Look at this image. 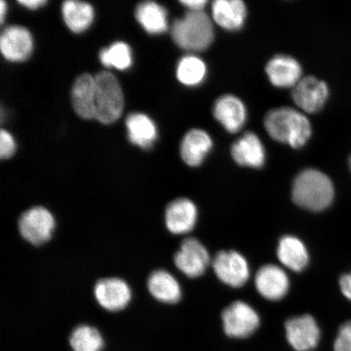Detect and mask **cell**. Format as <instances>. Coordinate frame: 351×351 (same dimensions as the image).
<instances>
[{"label": "cell", "mask_w": 351, "mask_h": 351, "mask_svg": "<svg viewBox=\"0 0 351 351\" xmlns=\"http://www.w3.org/2000/svg\"><path fill=\"white\" fill-rule=\"evenodd\" d=\"M350 169H351V158H350Z\"/></svg>", "instance_id": "e575fe53"}, {"label": "cell", "mask_w": 351, "mask_h": 351, "mask_svg": "<svg viewBox=\"0 0 351 351\" xmlns=\"http://www.w3.org/2000/svg\"><path fill=\"white\" fill-rule=\"evenodd\" d=\"M0 49L4 58L12 62L25 61L32 53V34L22 26H10L3 30L0 37Z\"/></svg>", "instance_id": "7c38bea8"}, {"label": "cell", "mask_w": 351, "mask_h": 351, "mask_svg": "<svg viewBox=\"0 0 351 351\" xmlns=\"http://www.w3.org/2000/svg\"><path fill=\"white\" fill-rule=\"evenodd\" d=\"M223 331L232 339H247L260 327L261 319L252 307L244 302L237 301L223 311Z\"/></svg>", "instance_id": "5b68a950"}, {"label": "cell", "mask_w": 351, "mask_h": 351, "mask_svg": "<svg viewBox=\"0 0 351 351\" xmlns=\"http://www.w3.org/2000/svg\"><path fill=\"white\" fill-rule=\"evenodd\" d=\"M293 199L300 207L319 212L331 204L335 196L331 180L315 169H307L298 176L293 182Z\"/></svg>", "instance_id": "7a4b0ae2"}, {"label": "cell", "mask_w": 351, "mask_h": 351, "mask_svg": "<svg viewBox=\"0 0 351 351\" xmlns=\"http://www.w3.org/2000/svg\"><path fill=\"white\" fill-rule=\"evenodd\" d=\"M94 293L99 304L109 311H121L130 304L131 289L125 280L105 278L96 283Z\"/></svg>", "instance_id": "8fae6325"}, {"label": "cell", "mask_w": 351, "mask_h": 351, "mask_svg": "<svg viewBox=\"0 0 351 351\" xmlns=\"http://www.w3.org/2000/svg\"><path fill=\"white\" fill-rule=\"evenodd\" d=\"M53 215L43 207H34L22 213L19 230L24 239L35 245L49 241L55 229Z\"/></svg>", "instance_id": "8992f818"}, {"label": "cell", "mask_w": 351, "mask_h": 351, "mask_svg": "<svg viewBox=\"0 0 351 351\" xmlns=\"http://www.w3.org/2000/svg\"><path fill=\"white\" fill-rule=\"evenodd\" d=\"M265 125L271 138L293 148L304 147L311 134L308 119L304 114L289 108L274 109L267 113Z\"/></svg>", "instance_id": "6da1fadb"}, {"label": "cell", "mask_w": 351, "mask_h": 351, "mask_svg": "<svg viewBox=\"0 0 351 351\" xmlns=\"http://www.w3.org/2000/svg\"><path fill=\"white\" fill-rule=\"evenodd\" d=\"M126 127L130 141L143 149L150 148L157 138L154 122L142 113H133L127 117Z\"/></svg>", "instance_id": "603a6c76"}, {"label": "cell", "mask_w": 351, "mask_h": 351, "mask_svg": "<svg viewBox=\"0 0 351 351\" xmlns=\"http://www.w3.org/2000/svg\"><path fill=\"white\" fill-rule=\"evenodd\" d=\"M285 335L289 344L295 351H313L320 340V329L309 315L293 317L285 323Z\"/></svg>", "instance_id": "52a82bcc"}, {"label": "cell", "mask_w": 351, "mask_h": 351, "mask_svg": "<svg viewBox=\"0 0 351 351\" xmlns=\"http://www.w3.org/2000/svg\"><path fill=\"white\" fill-rule=\"evenodd\" d=\"M99 59L106 67L125 70L132 64L131 50L126 43L118 42L112 44L108 49L101 51Z\"/></svg>", "instance_id": "83f0119b"}, {"label": "cell", "mask_w": 351, "mask_h": 351, "mask_svg": "<svg viewBox=\"0 0 351 351\" xmlns=\"http://www.w3.org/2000/svg\"><path fill=\"white\" fill-rule=\"evenodd\" d=\"M174 262L178 269L188 278H197L204 274L209 265V254L195 239L184 240L181 249L175 254Z\"/></svg>", "instance_id": "9c48e42d"}, {"label": "cell", "mask_w": 351, "mask_h": 351, "mask_svg": "<svg viewBox=\"0 0 351 351\" xmlns=\"http://www.w3.org/2000/svg\"><path fill=\"white\" fill-rule=\"evenodd\" d=\"M15 142L12 135L6 130L0 131V158L2 160L8 159L15 152Z\"/></svg>", "instance_id": "f546056e"}, {"label": "cell", "mask_w": 351, "mask_h": 351, "mask_svg": "<svg viewBox=\"0 0 351 351\" xmlns=\"http://www.w3.org/2000/svg\"><path fill=\"white\" fill-rule=\"evenodd\" d=\"M214 116L228 132L234 134L245 124L247 112L241 101L232 95L219 98L214 106Z\"/></svg>", "instance_id": "e0dca14e"}, {"label": "cell", "mask_w": 351, "mask_h": 351, "mask_svg": "<svg viewBox=\"0 0 351 351\" xmlns=\"http://www.w3.org/2000/svg\"><path fill=\"white\" fill-rule=\"evenodd\" d=\"M213 148V140L205 131L192 130L184 137L181 156L186 165L197 167L202 165Z\"/></svg>", "instance_id": "d6986e66"}, {"label": "cell", "mask_w": 351, "mask_h": 351, "mask_svg": "<svg viewBox=\"0 0 351 351\" xmlns=\"http://www.w3.org/2000/svg\"><path fill=\"white\" fill-rule=\"evenodd\" d=\"M213 266L217 278L231 287H243L249 279L247 261L239 252H219L214 258Z\"/></svg>", "instance_id": "ba28073f"}, {"label": "cell", "mask_w": 351, "mask_h": 351, "mask_svg": "<svg viewBox=\"0 0 351 351\" xmlns=\"http://www.w3.org/2000/svg\"><path fill=\"white\" fill-rule=\"evenodd\" d=\"M65 24L74 33H82L90 27L94 19V10L90 4L69 0L62 6Z\"/></svg>", "instance_id": "cb8c5ba5"}, {"label": "cell", "mask_w": 351, "mask_h": 351, "mask_svg": "<svg viewBox=\"0 0 351 351\" xmlns=\"http://www.w3.org/2000/svg\"><path fill=\"white\" fill-rule=\"evenodd\" d=\"M256 287L258 293L266 300H282L289 291V282L287 274L276 265H265L257 271Z\"/></svg>", "instance_id": "4fadbf2b"}, {"label": "cell", "mask_w": 351, "mask_h": 351, "mask_svg": "<svg viewBox=\"0 0 351 351\" xmlns=\"http://www.w3.org/2000/svg\"><path fill=\"white\" fill-rule=\"evenodd\" d=\"M7 11V6L5 2L2 1L0 2V20H1V23H3L4 21V15H5V12Z\"/></svg>", "instance_id": "836d02e7"}, {"label": "cell", "mask_w": 351, "mask_h": 351, "mask_svg": "<svg viewBox=\"0 0 351 351\" xmlns=\"http://www.w3.org/2000/svg\"><path fill=\"white\" fill-rule=\"evenodd\" d=\"M95 79L90 74L79 76L72 88V104L74 111L85 120L95 117Z\"/></svg>", "instance_id": "9a60e30c"}, {"label": "cell", "mask_w": 351, "mask_h": 351, "mask_svg": "<svg viewBox=\"0 0 351 351\" xmlns=\"http://www.w3.org/2000/svg\"><path fill=\"white\" fill-rule=\"evenodd\" d=\"M232 156L237 164L260 169L265 163V151L256 134L249 132L232 147Z\"/></svg>", "instance_id": "2e32d148"}, {"label": "cell", "mask_w": 351, "mask_h": 351, "mask_svg": "<svg viewBox=\"0 0 351 351\" xmlns=\"http://www.w3.org/2000/svg\"><path fill=\"white\" fill-rule=\"evenodd\" d=\"M206 73L207 68L204 61L195 56L183 57L178 65V79L186 86L199 85L204 80Z\"/></svg>", "instance_id": "4316f807"}, {"label": "cell", "mask_w": 351, "mask_h": 351, "mask_svg": "<svg viewBox=\"0 0 351 351\" xmlns=\"http://www.w3.org/2000/svg\"><path fill=\"white\" fill-rule=\"evenodd\" d=\"M181 3L192 12H202V10H204L206 4L208 3L205 0H195V1L186 0V1H181Z\"/></svg>", "instance_id": "1f68e13d"}, {"label": "cell", "mask_w": 351, "mask_h": 351, "mask_svg": "<svg viewBox=\"0 0 351 351\" xmlns=\"http://www.w3.org/2000/svg\"><path fill=\"white\" fill-rule=\"evenodd\" d=\"M147 287L151 295L165 304H177L181 300L182 289L180 285L169 271L158 270L149 276Z\"/></svg>", "instance_id": "44dd1931"}, {"label": "cell", "mask_w": 351, "mask_h": 351, "mask_svg": "<svg viewBox=\"0 0 351 351\" xmlns=\"http://www.w3.org/2000/svg\"><path fill=\"white\" fill-rule=\"evenodd\" d=\"M136 19L149 34H157L168 28L167 12L165 8L155 2H144L136 8Z\"/></svg>", "instance_id": "d4e9b609"}, {"label": "cell", "mask_w": 351, "mask_h": 351, "mask_svg": "<svg viewBox=\"0 0 351 351\" xmlns=\"http://www.w3.org/2000/svg\"><path fill=\"white\" fill-rule=\"evenodd\" d=\"M340 287L344 296L351 301V273L341 276Z\"/></svg>", "instance_id": "4dcf8cb0"}, {"label": "cell", "mask_w": 351, "mask_h": 351, "mask_svg": "<svg viewBox=\"0 0 351 351\" xmlns=\"http://www.w3.org/2000/svg\"><path fill=\"white\" fill-rule=\"evenodd\" d=\"M19 3L21 4V5L29 8V10H34L45 5L47 1H45V0H21Z\"/></svg>", "instance_id": "d6a6232c"}, {"label": "cell", "mask_w": 351, "mask_h": 351, "mask_svg": "<svg viewBox=\"0 0 351 351\" xmlns=\"http://www.w3.org/2000/svg\"><path fill=\"white\" fill-rule=\"evenodd\" d=\"M278 256L282 265L295 271H302L308 265L305 245L293 236H285L279 241Z\"/></svg>", "instance_id": "7402d4cb"}, {"label": "cell", "mask_w": 351, "mask_h": 351, "mask_svg": "<svg viewBox=\"0 0 351 351\" xmlns=\"http://www.w3.org/2000/svg\"><path fill=\"white\" fill-rule=\"evenodd\" d=\"M335 351H351V322H346L339 331L335 344Z\"/></svg>", "instance_id": "f1b7e54d"}, {"label": "cell", "mask_w": 351, "mask_h": 351, "mask_svg": "<svg viewBox=\"0 0 351 351\" xmlns=\"http://www.w3.org/2000/svg\"><path fill=\"white\" fill-rule=\"evenodd\" d=\"M197 208L192 201L178 199L170 203L165 210V225L172 234H185L191 232L196 223Z\"/></svg>", "instance_id": "5bb4252c"}, {"label": "cell", "mask_w": 351, "mask_h": 351, "mask_svg": "<svg viewBox=\"0 0 351 351\" xmlns=\"http://www.w3.org/2000/svg\"><path fill=\"white\" fill-rule=\"evenodd\" d=\"M69 344L73 351H102L104 341L97 328L82 324L73 329Z\"/></svg>", "instance_id": "484cf974"}, {"label": "cell", "mask_w": 351, "mask_h": 351, "mask_svg": "<svg viewBox=\"0 0 351 351\" xmlns=\"http://www.w3.org/2000/svg\"><path fill=\"white\" fill-rule=\"evenodd\" d=\"M212 12L214 21L227 30L241 29L247 17V8L240 0H217Z\"/></svg>", "instance_id": "ffe728a7"}, {"label": "cell", "mask_w": 351, "mask_h": 351, "mask_svg": "<svg viewBox=\"0 0 351 351\" xmlns=\"http://www.w3.org/2000/svg\"><path fill=\"white\" fill-rule=\"evenodd\" d=\"M172 37L182 49L200 51L213 43L214 30L212 21L203 12H189L172 26Z\"/></svg>", "instance_id": "3957f363"}, {"label": "cell", "mask_w": 351, "mask_h": 351, "mask_svg": "<svg viewBox=\"0 0 351 351\" xmlns=\"http://www.w3.org/2000/svg\"><path fill=\"white\" fill-rule=\"evenodd\" d=\"M95 79V117L104 125L112 124L119 119L124 109V94L117 77L104 71Z\"/></svg>", "instance_id": "277c9868"}, {"label": "cell", "mask_w": 351, "mask_h": 351, "mask_svg": "<svg viewBox=\"0 0 351 351\" xmlns=\"http://www.w3.org/2000/svg\"><path fill=\"white\" fill-rule=\"evenodd\" d=\"M271 84L280 88L295 87L301 80L302 69L298 61L287 56H276L267 65Z\"/></svg>", "instance_id": "ac0fdd59"}, {"label": "cell", "mask_w": 351, "mask_h": 351, "mask_svg": "<svg viewBox=\"0 0 351 351\" xmlns=\"http://www.w3.org/2000/svg\"><path fill=\"white\" fill-rule=\"evenodd\" d=\"M328 96L326 83L311 76L301 79L293 90V99L297 106L308 113L319 112Z\"/></svg>", "instance_id": "30bf717a"}]
</instances>
